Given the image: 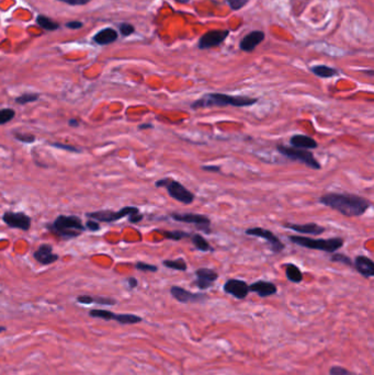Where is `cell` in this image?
Wrapping results in <instances>:
<instances>
[{"label":"cell","mask_w":374,"mask_h":375,"mask_svg":"<svg viewBox=\"0 0 374 375\" xmlns=\"http://www.w3.org/2000/svg\"><path fill=\"white\" fill-rule=\"evenodd\" d=\"M320 203L349 217L361 216L371 207L368 199L351 193H327L320 197Z\"/></svg>","instance_id":"6da1fadb"},{"label":"cell","mask_w":374,"mask_h":375,"mask_svg":"<svg viewBox=\"0 0 374 375\" xmlns=\"http://www.w3.org/2000/svg\"><path fill=\"white\" fill-rule=\"evenodd\" d=\"M257 98L245 97V95H231L226 93L211 92L202 95L200 99L196 100L191 104V108L193 110L204 108H213V107H235V108H245L251 107L257 104Z\"/></svg>","instance_id":"7a4b0ae2"},{"label":"cell","mask_w":374,"mask_h":375,"mask_svg":"<svg viewBox=\"0 0 374 375\" xmlns=\"http://www.w3.org/2000/svg\"><path fill=\"white\" fill-rule=\"evenodd\" d=\"M46 229L60 240H73L86 230L81 219L76 215H59L52 223L46 224Z\"/></svg>","instance_id":"3957f363"},{"label":"cell","mask_w":374,"mask_h":375,"mask_svg":"<svg viewBox=\"0 0 374 375\" xmlns=\"http://www.w3.org/2000/svg\"><path fill=\"white\" fill-rule=\"evenodd\" d=\"M289 240L291 243L297 245V246L308 248V249H314V250H321V251L328 252V254L336 252L338 249H340L344 246V240L341 237L315 240V238H309L305 236L292 235V236H289Z\"/></svg>","instance_id":"277c9868"},{"label":"cell","mask_w":374,"mask_h":375,"mask_svg":"<svg viewBox=\"0 0 374 375\" xmlns=\"http://www.w3.org/2000/svg\"><path fill=\"white\" fill-rule=\"evenodd\" d=\"M155 186L157 188H166L170 197L180 203L186 204V206L193 203L196 199V195L190 190H188L181 183L172 178L159 179L155 182Z\"/></svg>","instance_id":"5b68a950"},{"label":"cell","mask_w":374,"mask_h":375,"mask_svg":"<svg viewBox=\"0 0 374 375\" xmlns=\"http://www.w3.org/2000/svg\"><path fill=\"white\" fill-rule=\"evenodd\" d=\"M278 152L283 155L287 158L291 160H297L307 167L314 169V170H320L322 168V165L318 161L313 153H310L307 149H300V148H294V147H289L285 145H278L276 146Z\"/></svg>","instance_id":"8992f818"},{"label":"cell","mask_w":374,"mask_h":375,"mask_svg":"<svg viewBox=\"0 0 374 375\" xmlns=\"http://www.w3.org/2000/svg\"><path fill=\"white\" fill-rule=\"evenodd\" d=\"M140 213V209L136 207H126L119 211H111V210H102L96 211V212H89L86 214L87 219L97 221L99 223H113L120 221L124 217H129L133 214Z\"/></svg>","instance_id":"52a82bcc"},{"label":"cell","mask_w":374,"mask_h":375,"mask_svg":"<svg viewBox=\"0 0 374 375\" xmlns=\"http://www.w3.org/2000/svg\"><path fill=\"white\" fill-rule=\"evenodd\" d=\"M169 216L172 220L180 223L192 224L205 234H211V220L202 214L196 213H170Z\"/></svg>","instance_id":"ba28073f"},{"label":"cell","mask_w":374,"mask_h":375,"mask_svg":"<svg viewBox=\"0 0 374 375\" xmlns=\"http://www.w3.org/2000/svg\"><path fill=\"white\" fill-rule=\"evenodd\" d=\"M245 233L248 236L264 238V240H266V242L268 243L270 250H271L273 254H280V252H282L286 248L285 244L280 241V238L278 236H275L272 231L269 229L262 227H253L246 229Z\"/></svg>","instance_id":"9c48e42d"},{"label":"cell","mask_w":374,"mask_h":375,"mask_svg":"<svg viewBox=\"0 0 374 375\" xmlns=\"http://www.w3.org/2000/svg\"><path fill=\"white\" fill-rule=\"evenodd\" d=\"M3 222L10 228H16L23 231H29L31 228V217L23 212L7 211L3 215Z\"/></svg>","instance_id":"30bf717a"},{"label":"cell","mask_w":374,"mask_h":375,"mask_svg":"<svg viewBox=\"0 0 374 375\" xmlns=\"http://www.w3.org/2000/svg\"><path fill=\"white\" fill-rule=\"evenodd\" d=\"M170 294L178 302L182 304H188V303H200L203 302L207 298V295L203 294V293H193L188 290H185L181 286H171L170 288Z\"/></svg>","instance_id":"8fae6325"},{"label":"cell","mask_w":374,"mask_h":375,"mask_svg":"<svg viewBox=\"0 0 374 375\" xmlns=\"http://www.w3.org/2000/svg\"><path fill=\"white\" fill-rule=\"evenodd\" d=\"M228 30H214L204 33L199 40V49L206 50L219 46L228 37Z\"/></svg>","instance_id":"7c38bea8"},{"label":"cell","mask_w":374,"mask_h":375,"mask_svg":"<svg viewBox=\"0 0 374 375\" xmlns=\"http://www.w3.org/2000/svg\"><path fill=\"white\" fill-rule=\"evenodd\" d=\"M223 290L226 294H230L237 299H244L248 296L249 293V285L242 280H238V279H230L226 281Z\"/></svg>","instance_id":"4fadbf2b"},{"label":"cell","mask_w":374,"mask_h":375,"mask_svg":"<svg viewBox=\"0 0 374 375\" xmlns=\"http://www.w3.org/2000/svg\"><path fill=\"white\" fill-rule=\"evenodd\" d=\"M196 281L193 282L197 288L200 290H207L210 289L219 279V275L216 271L210 268H200L196 271Z\"/></svg>","instance_id":"5bb4252c"},{"label":"cell","mask_w":374,"mask_h":375,"mask_svg":"<svg viewBox=\"0 0 374 375\" xmlns=\"http://www.w3.org/2000/svg\"><path fill=\"white\" fill-rule=\"evenodd\" d=\"M33 258L36 259V261H38L40 264L50 265L54 262H56L59 259V256L57 254H54L52 245L42 244L40 245L36 251H34Z\"/></svg>","instance_id":"9a60e30c"},{"label":"cell","mask_w":374,"mask_h":375,"mask_svg":"<svg viewBox=\"0 0 374 375\" xmlns=\"http://www.w3.org/2000/svg\"><path fill=\"white\" fill-rule=\"evenodd\" d=\"M265 40V33L262 31H253L242 38L240 41V50L244 52H253L262 41Z\"/></svg>","instance_id":"2e32d148"},{"label":"cell","mask_w":374,"mask_h":375,"mask_svg":"<svg viewBox=\"0 0 374 375\" xmlns=\"http://www.w3.org/2000/svg\"><path fill=\"white\" fill-rule=\"evenodd\" d=\"M285 227L292 229L296 233L300 234H305V235H313V236H317V235H322L325 231V227L320 226L316 223H307V224H290L287 223L285 224Z\"/></svg>","instance_id":"e0dca14e"},{"label":"cell","mask_w":374,"mask_h":375,"mask_svg":"<svg viewBox=\"0 0 374 375\" xmlns=\"http://www.w3.org/2000/svg\"><path fill=\"white\" fill-rule=\"evenodd\" d=\"M249 291L256 293V294H258L260 297H268L276 294L278 288H276V285L272 282L259 280L249 285Z\"/></svg>","instance_id":"ac0fdd59"},{"label":"cell","mask_w":374,"mask_h":375,"mask_svg":"<svg viewBox=\"0 0 374 375\" xmlns=\"http://www.w3.org/2000/svg\"><path fill=\"white\" fill-rule=\"evenodd\" d=\"M355 269L364 278H372L374 276V262L366 256H357L355 258Z\"/></svg>","instance_id":"d6986e66"},{"label":"cell","mask_w":374,"mask_h":375,"mask_svg":"<svg viewBox=\"0 0 374 375\" xmlns=\"http://www.w3.org/2000/svg\"><path fill=\"white\" fill-rule=\"evenodd\" d=\"M290 144L292 145L294 148H300V149H315L318 147L317 142L309 138L307 135H302V134H296L293 135L290 139Z\"/></svg>","instance_id":"ffe728a7"},{"label":"cell","mask_w":374,"mask_h":375,"mask_svg":"<svg viewBox=\"0 0 374 375\" xmlns=\"http://www.w3.org/2000/svg\"><path fill=\"white\" fill-rule=\"evenodd\" d=\"M117 38H119V34L114 29L106 28L96 34L94 37V41L98 45H108L115 42Z\"/></svg>","instance_id":"44dd1931"},{"label":"cell","mask_w":374,"mask_h":375,"mask_svg":"<svg viewBox=\"0 0 374 375\" xmlns=\"http://www.w3.org/2000/svg\"><path fill=\"white\" fill-rule=\"evenodd\" d=\"M286 269V277L290 282L292 283H301L303 281V274L294 263H287L285 264Z\"/></svg>","instance_id":"7402d4cb"},{"label":"cell","mask_w":374,"mask_h":375,"mask_svg":"<svg viewBox=\"0 0 374 375\" xmlns=\"http://www.w3.org/2000/svg\"><path fill=\"white\" fill-rule=\"evenodd\" d=\"M310 71L314 75H316L317 77H321V78H331L338 75L337 70H335V68H332V67L326 66V65L313 66L310 68Z\"/></svg>","instance_id":"603a6c76"},{"label":"cell","mask_w":374,"mask_h":375,"mask_svg":"<svg viewBox=\"0 0 374 375\" xmlns=\"http://www.w3.org/2000/svg\"><path fill=\"white\" fill-rule=\"evenodd\" d=\"M191 242L193 244V246H195L200 251H203V252H207V251L213 252L214 251V248L211 246V245L209 244V242H207L202 235H200V234L192 235Z\"/></svg>","instance_id":"cb8c5ba5"},{"label":"cell","mask_w":374,"mask_h":375,"mask_svg":"<svg viewBox=\"0 0 374 375\" xmlns=\"http://www.w3.org/2000/svg\"><path fill=\"white\" fill-rule=\"evenodd\" d=\"M114 320L122 325H134L142 322V317L134 315V314H115Z\"/></svg>","instance_id":"d4e9b609"},{"label":"cell","mask_w":374,"mask_h":375,"mask_svg":"<svg viewBox=\"0 0 374 375\" xmlns=\"http://www.w3.org/2000/svg\"><path fill=\"white\" fill-rule=\"evenodd\" d=\"M159 234L163 235L166 240L169 241H181L183 238H188L191 236L190 233H186L183 230H157Z\"/></svg>","instance_id":"484cf974"},{"label":"cell","mask_w":374,"mask_h":375,"mask_svg":"<svg viewBox=\"0 0 374 375\" xmlns=\"http://www.w3.org/2000/svg\"><path fill=\"white\" fill-rule=\"evenodd\" d=\"M37 23L41 26V28L46 30V31H55V30L59 29V23L58 22L54 21V20H52L51 18L42 16V15H40L37 18Z\"/></svg>","instance_id":"4316f807"},{"label":"cell","mask_w":374,"mask_h":375,"mask_svg":"<svg viewBox=\"0 0 374 375\" xmlns=\"http://www.w3.org/2000/svg\"><path fill=\"white\" fill-rule=\"evenodd\" d=\"M163 265L168 269L177 271H186V269H188V264H186L183 258H177L175 260H164Z\"/></svg>","instance_id":"83f0119b"},{"label":"cell","mask_w":374,"mask_h":375,"mask_svg":"<svg viewBox=\"0 0 374 375\" xmlns=\"http://www.w3.org/2000/svg\"><path fill=\"white\" fill-rule=\"evenodd\" d=\"M89 316L94 318H100L105 320H114L115 314L107 310H91L89 312Z\"/></svg>","instance_id":"f1b7e54d"},{"label":"cell","mask_w":374,"mask_h":375,"mask_svg":"<svg viewBox=\"0 0 374 375\" xmlns=\"http://www.w3.org/2000/svg\"><path fill=\"white\" fill-rule=\"evenodd\" d=\"M16 117V111L12 108L0 109V125L9 123Z\"/></svg>","instance_id":"f546056e"},{"label":"cell","mask_w":374,"mask_h":375,"mask_svg":"<svg viewBox=\"0 0 374 375\" xmlns=\"http://www.w3.org/2000/svg\"><path fill=\"white\" fill-rule=\"evenodd\" d=\"M40 99V94L39 93H23L21 95H19L18 98H16V104L18 105H27V104H32V102H36Z\"/></svg>","instance_id":"4dcf8cb0"},{"label":"cell","mask_w":374,"mask_h":375,"mask_svg":"<svg viewBox=\"0 0 374 375\" xmlns=\"http://www.w3.org/2000/svg\"><path fill=\"white\" fill-rule=\"evenodd\" d=\"M12 134H13V138H15L17 141L24 143V144H32V143H34L37 140L36 136L30 133H22V132L13 131Z\"/></svg>","instance_id":"1f68e13d"},{"label":"cell","mask_w":374,"mask_h":375,"mask_svg":"<svg viewBox=\"0 0 374 375\" xmlns=\"http://www.w3.org/2000/svg\"><path fill=\"white\" fill-rule=\"evenodd\" d=\"M52 147H55L57 149H63V151L69 152V153H76L79 154L81 152V149L75 147L73 145H68V144H63V143H51L50 144Z\"/></svg>","instance_id":"d6a6232c"},{"label":"cell","mask_w":374,"mask_h":375,"mask_svg":"<svg viewBox=\"0 0 374 375\" xmlns=\"http://www.w3.org/2000/svg\"><path fill=\"white\" fill-rule=\"evenodd\" d=\"M330 260L332 262H338V263H342V264H346V265H352V261L351 259L346 256L344 254H334L331 257H330Z\"/></svg>","instance_id":"836d02e7"},{"label":"cell","mask_w":374,"mask_h":375,"mask_svg":"<svg viewBox=\"0 0 374 375\" xmlns=\"http://www.w3.org/2000/svg\"><path fill=\"white\" fill-rule=\"evenodd\" d=\"M135 269L143 271V272H157L158 271L157 265L146 263V262H137L135 264Z\"/></svg>","instance_id":"e575fe53"},{"label":"cell","mask_w":374,"mask_h":375,"mask_svg":"<svg viewBox=\"0 0 374 375\" xmlns=\"http://www.w3.org/2000/svg\"><path fill=\"white\" fill-rule=\"evenodd\" d=\"M119 29H120V33L122 37H130L131 34H133L135 32V28L130 23H121Z\"/></svg>","instance_id":"d590c367"},{"label":"cell","mask_w":374,"mask_h":375,"mask_svg":"<svg viewBox=\"0 0 374 375\" xmlns=\"http://www.w3.org/2000/svg\"><path fill=\"white\" fill-rule=\"evenodd\" d=\"M94 303L100 304V305H107V306H113L116 304V301L114 298L111 297H103V296H97L94 297Z\"/></svg>","instance_id":"8d00e7d4"},{"label":"cell","mask_w":374,"mask_h":375,"mask_svg":"<svg viewBox=\"0 0 374 375\" xmlns=\"http://www.w3.org/2000/svg\"><path fill=\"white\" fill-rule=\"evenodd\" d=\"M226 2L233 10H239L249 3V0H226Z\"/></svg>","instance_id":"74e56055"},{"label":"cell","mask_w":374,"mask_h":375,"mask_svg":"<svg viewBox=\"0 0 374 375\" xmlns=\"http://www.w3.org/2000/svg\"><path fill=\"white\" fill-rule=\"evenodd\" d=\"M329 375H353V373H351L347 369H345L342 366L335 365L330 367Z\"/></svg>","instance_id":"f35d334b"},{"label":"cell","mask_w":374,"mask_h":375,"mask_svg":"<svg viewBox=\"0 0 374 375\" xmlns=\"http://www.w3.org/2000/svg\"><path fill=\"white\" fill-rule=\"evenodd\" d=\"M85 227H86V229H89L90 231H98L101 228L99 222L94 221V220H90V219H88V221H87V223L85 225Z\"/></svg>","instance_id":"ab89813d"},{"label":"cell","mask_w":374,"mask_h":375,"mask_svg":"<svg viewBox=\"0 0 374 375\" xmlns=\"http://www.w3.org/2000/svg\"><path fill=\"white\" fill-rule=\"evenodd\" d=\"M57 2L64 3L69 6H84L91 2V0H57Z\"/></svg>","instance_id":"60d3db41"},{"label":"cell","mask_w":374,"mask_h":375,"mask_svg":"<svg viewBox=\"0 0 374 375\" xmlns=\"http://www.w3.org/2000/svg\"><path fill=\"white\" fill-rule=\"evenodd\" d=\"M77 302L80 303V304H85V305L94 304V296H90V295H79L77 297Z\"/></svg>","instance_id":"b9f144b4"},{"label":"cell","mask_w":374,"mask_h":375,"mask_svg":"<svg viewBox=\"0 0 374 375\" xmlns=\"http://www.w3.org/2000/svg\"><path fill=\"white\" fill-rule=\"evenodd\" d=\"M143 219H144V215L141 213H137V214H133V215L129 216V222L132 224H137V223L142 222Z\"/></svg>","instance_id":"7bdbcfd3"},{"label":"cell","mask_w":374,"mask_h":375,"mask_svg":"<svg viewBox=\"0 0 374 375\" xmlns=\"http://www.w3.org/2000/svg\"><path fill=\"white\" fill-rule=\"evenodd\" d=\"M82 22L80 21H71V22H67L66 23V28L68 29H72V30H78L80 28H82Z\"/></svg>","instance_id":"ee69618b"},{"label":"cell","mask_w":374,"mask_h":375,"mask_svg":"<svg viewBox=\"0 0 374 375\" xmlns=\"http://www.w3.org/2000/svg\"><path fill=\"white\" fill-rule=\"evenodd\" d=\"M127 282H128V284H129V288H130L131 290H133V289H135V288H136V286L138 285V281H137V279H136V278H133V277H131V278L127 279Z\"/></svg>","instance_id":"f6af8a7d"},{"label":"cell","mask_w":374,"mask_h":375,"mask_svg":"<svg viewBox=\"0 0 374 375\" xmlns=\"http://www.w3.org/2000/svg\"><path fill=\"white\" fill-rule=\"evenodd\" d=\"M202 169L205 170V172H212V173H220L221 172L220 166H203Z\"/></svg>","instance_id":"bcb514c9"},{"label":"cell","mask_w":374,"mask_h":375,"mask_svg":"<svg viewBox=\"0 0 374 375\" xmlns=\"http://www.w3.org/2000/svg\"><path fill=\"white\" fill-rule=\"evenodd\" d=\"M79 121L77 119H71L68 121V125L71 127H78L79 126Z\"/></svg>","instance_id":"7dc6e473"},{"label":"cell","mask_w":374,"mask_h":375,"mask_svg":"<svg viewBox=\"0 0 374 375\" xmlns=\"http://www.w3.org/2000/svg\"><path fill=\"white\" fill-rule=\"evenodd\" d=\"M138 128H140V129H145V128H153V124H150V123H148V124H142V125H140V126H138Z\"/></svg>","instance_id":"c3c4849f"},{"label":"cell","mask_w":374,"mask_h":375,"mask_svg":"<svg viewBox=\"0 0 374 375\" xmlns=\"http://www.w3.org/2000/svg\"><path fill=\"white\" fill-rule=\"evenodd\" d=\"M5 330V328H4V327H0V332H3Z\"/></svg>","instance_id":"681fc988"}]
</instances>
